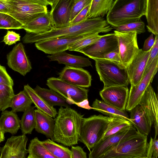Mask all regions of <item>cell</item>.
Segmentation results:
<instances>
[{
    "mask_svg": "<svg viewBox=\"0 0 158 158\" xmlns=\"http://www.w3.org/2000/svg\"><path fill=\"white\" fill-rule=\"evenodd\" d=\"M138 105L141 107L150 127L153 124L155 136L156 138L158 131V95L150 84L146 89Z\"/></svg>",
    "mask_w": 158,
    "mask_h": 158,
    "instance_id": "12",
    "label": "cell"
},
{
    "mask_svg": "<svg viewBox=\"0 0 158 158\" xmlns=\"http://www.w3.org/2000/svg\"><path fill=\"white\" fill-rule=\"evenodd\" d=\"M146 0H115L107 14L106 21L112 27L139 21L146 15Z\"/></svg>",
    "mask_w": 158,
    "mask_h": 158,
    "instance_id": "3",
    "label": "cell"
},
{
    "mask_svg": "<svg viewBox=\"0 0 158 158\" xmlns=\"http://www.w3.org/2000/svg\"><path fill=\"white\" fill-rule=\"evenodd\" d=\"M150 52H143L142 49H139L126 68L131 85H136L141 79Z\"/></svg>",
    "mask_w": 158,
    "mask_h": 158,
    "instance_id": "20",
    "label": "cell"
},
{
    "mask_svg": "<svg viewBox=\"0 0 158 158\" xmlns=\"http://www.w3.org/2000/svg\"><path fill=\"white\" fill-rule=\"evenodd\" d=\"M73 1L74 2V1H75L77 0H73Z\"/></svg>",
    "mask_w": 158,
    "mask_h": 158,
    "instance_id": "55",
    "label": "cell"
},
{
    "mask_svg": "<svg viewBox=\"0 0 158 158\" xmlns=\"http://www.w3.org/2000/svg\"><path fill=\"white\" fill-rule=\"evenodd\" d=\"M0 117V127L5 133L16 134L20 127V120L16 113L11 111H2Z\"/></svg>",
    "mask_w": 158,
    "mask_h": 158,
    "instance_id": "25",
    "label": "cell"
},
{
    "mask_svg": "<svg viewBox=\"0 0 158 158\" xmlns=\"http://www.w3.org/2000/svg\"><path fill=\"white\" fill-rule=\"evenodd\" d=\"M12 9L9 14L23 25L33 19L48 12L47 6L24 0H10Z\"/></svg>",
    "mask_w": 158,
    "mask_h": 158,
    "instance_id": "9",
    "label": "cell"
},
{
    "mask_svg": "<svg viewBox=\"0 0 158 158\" xmlns=\"http://www.w3.org/2000/svg\"><path fill=\"white\" fill-rule=\"evenodd\" d=\"M33 103L32 100L23 89L14 95L11 101L10 107L12 108V111L15 113L24 112Z\"/></svg>",
    "mask_w": 158,
    "mask_h": 158,
    "instance_id": "32",
    "label": "cell"
},
{
    "mask_svg": "<svg viewBox=\"0 0 158 158\" xmlns=\"http://www.w3.org/2000/svg\"><path fill=\"white\" fill-rule=\"evenodd\" d=\"M118 49V39L114 33L103 35L97 41L81 49L79 52L94 60Z\"/></svg>",
    "mask_w": 158,
    "mask_h": 158,
    "instance_id": "11",
    "label": "cell"
},
{
    "mask_svg": "<svg viewBox=\"0 0 158 158\" xmlns=\"http://www.w3.org/2000/svg\"><path fill=\"white\" fill-rule=\"evenodd\" d=\"M0 84L13 86V81L7 72L5 67L0 64Z\"/></svg>",
    "mask_w": 158,
    "mask_h": 158,
    "instance_id": "45",
    "label": "cell"
},
{
    "mask_svg": "<svg viewBox=\"0 0 158 158\" xmlns=\"http://www.w3.org/2000/svg\"><path fill=\"white\" fill-rule=\"evenodd\" d=\"M92 34H87L49 39L36 42L35 45L37 49L45 53L54 54L68 50L69 45Z\"/></svg>",
    "mask_w": 158,
    "mask_h": 158,
    "instance_id": "14",
    "label": "cell"
},
{
    "mask_svg": "<svg viewBox=\"0 0 158 158\" xmlns=\"http://www.w3.org/2000/svg\"><path fill=\"white\" fill-rule=\"evenodd\" d=\"M147 135L139 132L111 147L100 158H146Z\"/></svg>",
    "mask_w": 158,
    "mask_h": 158,
    "instance_id": "4",
    "label": "cell"
},
{
    "mask_svg": "<svg viewBox=\"0 0 158 158\" xmlns=\"http://www.w3.org/2000/svg\"><path fill=\"white\" fill-rule=\"evenodd\" d=\"M28 139L26 135L12 136L2 148L0 158H25L28 153L26 148Z\"/></svg>",
    "mask_w": 158,
    "mask_h": 158,
    "instance_id": "18",
    "label": "cell"
},
{
    "mask_svg": "<svg viewBox=\"0 0 158 158\" xmlns=\"http://www.w3.org/2000/svg\"><path fill=\"white\" fill-rule=\"evenodd\" d=\"M59 78L79 87L88 88L91 85V75L82 68L66 66L59 73Z\"/></svg>",
    "mask_w": 158,
    "mask_h": 158,
    "instance_id": "19",
    "label": "cell"
},
{
    "mask_svg": "<svg viewBox=\"0 0 158 158\" xmlns=\"http://www.w3.org/2000/svg\"><path fill=\"white\" fill-rule=\"evenodd\" d=\"M24 90L35 105V107L53 118L56 117L58 113L56 109L47 103L28 84L24 86Z\"/></svg>",
    "mask_w": 158,
    "mask_h": 158,
    "instance_id": "28",
    "label": "cell"
},
{
    "mask_svg": "<svg viewBox=\"0 0 158 158\" xmlns=\"http://www.w3.org/2000/svg\"><path fill=\"white\" fill-rule=\"evenodd\" d=\"M90 4L84 8L75 16L70 22V25L77 24L86 19L87 14L89 8Z\"/></svg>",
    "mask_w": 158,
    "mask_h": 158,
    "instance_id": "46",
    "label": "cell"
},
{
    "mask_svg": "<svg viewBox=\"0 0 158 158\" xmlns=\"http://www.w3.org/2000/svg\"><path fill=\"white\" fill-rule=\"evenodd\" d=\"M74 104L76 105L78 107L88 110L93 109L92 107L89 105L88 99L84 100L80 102H74Z\"/></svg>",
    "mask_w": 158,
    "mask_h": 158,
    "instance_id": "50",
    "label": "cell"
},
{
    "mask_svg": "<svg viewBox=\"0 0 158 158\" xmlns=\"http://www.w3.org/2000/svg\"><path fill=\"white\" fill-rule=\"evenodd\" d=\"M28 151L27 158H56L49 152L37 137L30 141Z\"/></svg>",
    "mask_w": 158,
    "mask_h": 158,
    "instance_id": "31",
    "label": "cell"
},
{
    "mask_svg": "<svg viewBox=\"0 0 158 158\" xmlns=\"http://www.w3.org/2000/svg\"><path fill=\"white\" fill-rule=\"evenodd\" d=\"M113 0H92L86 19L103 17L110 10Z\"/></svg>",
    "mask_w": 158,
    "mask_h": 158,
    "instance_id": "29",
    "label": "cell"
},
{
    "mask_svg": "<svg viewBox=\"0 0 158 158\" xmlns=\"http://www.w3.org/2000/svg\"><path fill=\"white\" fill-rule=\"evenodd\" d=\"M14 95L13 86L0 84V111L10 107L11 101Z\"/></svg>",
    "mask_w": 158,
    "mask_h": 158,
    "instance_id": "36",
    "label": "cell"
},
{
    "mask_svg": "<svg viewBox=\"0 0 158 158\" xmlns=\"http://www.w3.org/2000/svg\"><path fill=\"white\" fill-rule=\"evenodd\" d=\"M47 57L50 61H56L59 64L66 66L80 68L92 66L91 62L89 58L71 55L65 51L51 54Z\"/></svg>",
    "mask_w": 158,
    "mask_h": 158,
    "instance_id": "21",
    "label": "cell"
},
{
    "mask_svg": "<svg viewBox=\"0 0 158 158\" xmlns=\"http://www.w3.org/2000/svg\"><path fill=\"white\" fill-rule=\"evenodd\" d=\"M71 146L72 158H87L86 153L84 151L81 147L73 145Z\"/></svg>",
    "mask_w": 158,
    "mask_h": 158,
    "instance_id": "47",
    "label": "cell"
},
{
    "mask_svg": "<svg viewBox=\"0 0 158 158\" xmlns=\"http://www.w3.org/2000/svg\"><path fill=\"white\" fill-rule=\"evenodd\" d=\"M153 34L152 33L145 40L144 45L142 49L143 52H147L150 51L153 45L155 38L153 37Z\"/></svg>",
    "mask_w": 158,
    "mask_h": 158,
    "instance_id": "49",
    "label": "cell"
},
{
    "mask_svg": "<svg viewBox=\"0 0 158 158\" xmlns=\"http://www.w3.org/2000/svg\"><path fill=\"white\" fill-rule=\"evenodd\" d=\"M41 142L49 152L56 158H72V152L69 148L57 143L48 138Z\"/></svg>",
    "mask_w": 158,
    "mask_h": 158,
    "instance_id": "34",
    "label": "cell"
},
{
    "mask_svg": "<svg viewBox=\"0 0 158 158\" xmlns=\"http://www.w3.org/2000/svg\"><path fill=\"white\" fill-rule=\"evenodd\" d=\"M158 156V140L156 138L151 137L148 144L146 158H157Z\"/></svg>",
    "mask_w": 158,
    "mask_h": 158,
    "instance_id": "41",
    "label": "cell"
},
{
    "mask_svg": "<svg viewBox=\"0 0 158 158\" xmlns=\"http://www.w3.org/2000/svg\"><path fill=\"white\" fill-rule=\"evenodd\" d=\"M35 107L31 106L23 112L20 120V129L23 134H31L35 128Z\"/></svg>",
    "mask_w": 158,
    "mask_h": 158,
    "instance_id": "35",
    "label": "cell"
},
{
    "mask_svg": "<svg viewBox=\"0 0 158 158\" xmlns=\"http://www.w3.org/2000/svg\"><path fill=\"white\" fill-rule=\"evenodd\" d=\"M118 41L121 63L126 68L132 61L139 49L135 31L121 32L114 31Z\"/></svg>",
    "mask_w": 158,
    "mask_h": 158,
    "instance_id": "10",
    "label": "cell"
},
{
    "mask_svg": "<svg viewBox=\"0 0 158 158\" xmlns=\"http://www.w3.org/2000/svg\"><path fill=\"white\" fill-rule=\"evenodd\" d=\"M96 70L103 88L116 86H127L130 83L126 68L114 63L102 60H95Z\"/></svg>",
    "mask_w": 158,
    "mask_h": 158,
    "instance_id": "6",
    "label": "cell"
},
{
    "mask_svg": "<svg viewBox=\"0 0 158 158\" xmlns=\"http://www.w3.org/2000/svg\"><path fill=\"white\" fill-rule=\"evenodd\" d=\"M54 27L49 12L40 15L30 20L23 26L26 32L39 34L49 31Z\"/></svg>",
    "mask_w": 158,
    "mask_h": 158,
    "instance_id": "23",
    "label": "cell"
},
{
    "mask_svg": "<svg viewBox=\"0 0 158 158\" xmlns=\"http://www.w3.org/2000/svg\"><path fill=\"white\" fill-rule=\"evenodd\" d=\"M129 93L127 86H116L103 88L99 94L106 103L120 110H125Z\"/></svg>",
    "mask_w": 158,
    "mask_h": 158,
    "instance_id": "16",
    "label": "cell"
},
{
    "mask_svg": "<svg viewBox=\"0 0 158 158\" xmlns=\"http://www.w3.org/2000/svg\"><path fill=\"white\" fill-rule=\"evenodd\" d=\"M96 60H102L109 61L125 68L121 63L118 49L105 55L100 59Z\"/></svg>",
    "mask_w": 158,
    "mask_h": 158,
    "instance_id": "42",
    "label": "cell"
},
{
    "mask_svg": "<svg viewBox=\"0 0 158 158\" xmlns=\"http://www.w3.org/2000/svg\"><path fill=\"white\" fill-rule=\"evenodd\" d=\"M34 89L41 98L51 106L69 107L70 105L67 103L65 98L51 89L42 88L37 85Z\"/></svg>",
    "mask_w": 158,
    "mask_h": 158,
    "instance_id": "26",
    "label": "cell"
},
{
    "mask_svg": "<svg viewBox=\"0 0 158 158\" xmlns=\"http://www.w3.org/2000/svg\"><path fill=\"white\" fill-rule=\"evenodd\" d=\"M1 148H2L1 147L0 145V152H1Z\"/></svg>",
    "mask_w": 158,
    "mask_h": 158,
    "instance_id": "54",
    "label": "cell"
},
{
    "mask_svg": "<svg viewBox=\"0 0 158 158\" xmlns=\"http://www.w3.org/2000/svg\"><path fill=\"white\" fill-rule=\"evenodd\" d=\"M145 15L149 32L158 35V0H146Z\"/></svg>",
    "mask_w": 158,
    "mask_h": 158,
    "instance_id": "27",
    "label": "cell"
},
{
    "mask_svg": "<svg viewBox=\"0 0 158 158\" xmlns=\"http://www.w3.org/2000/svg\"><path fill=\"white\" fill-rule=\"evenodd\" d=\"M35 129L37 132L52 139L55 120L47 114L39 110H35Z\"/></svg>",
    "mask_w": 158,
    "mask_h": 158,
    "instance_id": "22",
    "label": "cell"
},
{
    "mask_svg": "<svg viewBox=\"0 0 158 158\" xmlns=\"http://www.w3.org/2000/svg\"><path fill=\"white\" fill-rule=\"evenodd\" d=\"M11 9L10 0H0V12L9 14Z\"/></svg>",
    "mask_w": 158,
    "mask_h": 158,
    "instance_id": "48",
    "label": "cell"
},
{
    "mask_svg": "<svg viewBox=\"0 0 158 158\" xmlns=\"http://www.w3.org/2000/svg\"><path fill=\"white\" fill-rule=\"evenodd\" d=\"M42 6H47L50 4L46 0H24Z\"/></svg>",
    "mask_w": 158,
    "mask_h": 158,
    "instance_id": "51",
    "label": "cell"
},
{
    "mask_svg": "<svg viewBox=\"0 0 158 158\" xmlns=\"http://www.w3.org/2000/svg\"><path fill=\"white\" fill-rule=\"evenodd\" d=\"M158 56L145 70L142 77L136 85H131L125 109L128 111L139 104L146 89L152 82L158 69Z\"/></svg>",
    "mask_w": 158,
    "mask_h": 158,
    "instance_id": "8",
    "label": "cell"
},
{
    "mask_svg": "<svg viewBox=\"0 0 158 158\" xmlns=\"http://www.w3.org/2000/svg\"><path fill=\"white\" fill-rule=\"evenodd\" d=\"M130 113L129 120L139 133L148 135L151 128L144 113L140 105H138L129 111Z\"/></svg>",
    "mask_w": 158,
    "mask_h": 158,
    "instance_id": "24",
    "label": "cell"
},
{
    "mask_svg": "<svg viewBox=\"0 0 158 158\" xmlns=\"http://www.w3.org/2000/svg\"><path fill=\"white\" fill-rule=\"evenodd\" d=\"M113 28L121 32L135 31L137 34L144 33L146 31L144 23L140 21L126 23Z\"/></svg>",
    "mask_w": 158,
    "mask_h": 158,
    "instance_id": "39",
    "label": "cell"
},
{
    "mask_svg": "<svg viewBox=\"0 0 158 158\" xmlns=\"http://www.w3.org/2000/svg\"><path fill=\"white\" fill-rule=\"evenodd\" d=\"M20 40V36L19 34L13 31H8L6 35L4 37L2 41L8 45L15 44Z\"/></svg>",
    "mask_w": 158,
    "mask_h": 158,
    "instance_id": "44",
    "label": "cell"
},
{
    "mask_svg": "<svg viewBox=\"0 0 158 158\" xmlns=\"http://www.w3.org/2000/svg\"><path fill=\"white\" fill-rule=\"evenodd\" d=\"M110 117V120L100 140L116 133L124 127L132 125L129 120L122 116L114 115Z\"/></svg>",
    "mask_w": 158,
    "mask_h": 158,
    "instance_id": "33",
    "label": "cell"
},
{
    "mask_svg": "<svg viewBox=\"0 0 158 158\" xmlns=\"http://www.w3.org/2000/svg\"><path fill=\"white\" fill-rule=\"evenodd\" d=\"M92 106L94 110L97 111L107 116L110 117L117 115L129 120L128 115L125 110H120L103 101L96 99L94 101Z\"/></svg>",
    "mask_w": 158,
    "mask_h": 158,
    "instance_id": "30",
    "label": "cell"
},
{
    "mask_svg": "<svg viewBox=\"0 0 158 158\" xmlns=\"http://www.w3.org/2000/svg\"><path fill=\"white\" fill-rule=\"evenodd\" d=\"M110 119V117L101 114L83 118L80 129L79 141L83 143L90 151L101 139Z\"/></svg>",
    "mask_w": 158,
    "mask_h": 158,
    "instance_id": "5",
    "label": "cell"
},
{
    "mask_svg": "<svg viewBox=\"0 0 158 158\" xmlns=\"http://www.w3.org/2000/svg\"><path fill=\"white\" fill-rule=\"evenodd\" d=\"M49 4L50 5L52 6L56 0H46Z\"/></svg>",
    "mask_w": 158,
    "mask_h": 158,
    "instance_id": "53",
    "label": "cell"
},
{
    "mask_svg": "<svg viewBox=\"0 0 158 158\" xmlns=\"http://www.w3.org/2000/svg\"><path fill=\"white\" fill-rule=\"evenodd\" d=\"M158 56V36L155 35L154 44L150 50L145 70L147 69L154 60Z\"/></svg>",
    "mask_w": 158,
    "mask_h": 158,
    "instance_id": "43",
    "label": "cell"
},
{
    "mask_svg": "<svg viewBox=\"0 0 158 158\" xmlns=\"http://www.w3.org/2000/svg\"><path fill=\"white\" fill-rule=\"evenodd\" d=\"M8 66L15 71L24 76L32 69L31 63L27 57L23 44L15 45L7 54Z\"/></svg>",
    "mask_w": 158,
    "mask_h": 158,
    "instance_id": "17",
    "label": "cell"
},
{
    "mask_svg": "<svg viewBox=\"0 0 158 158\" xmlns=\"http://www.w3.org/2000/svg\"><path fill=\"white\" fill-rule=\"evenodd\" d=\"M138 132L132 125L124 127L97 143L90 151L89 158H100L111 147Z\"/></svg>",
    "mask_w": 158,
    "mask_h": 158,
    "instance_id": "13",
    "label": "cell"
},
{
    "mask_svg": "<svg viewBox=\"0 0 158 158\" xmlns=\"http://www.w3.org/2000/svg\"><path fill=\"white\" fill-rule=\"evenodd\" d=\"M23 25L10 15L0 12V29H19Z\"/></svg>",
    "mask_w": 158,
    "mask_h": 158,
    "instance_id": "38",
    "label": "cell"
},
{
    "mask_svg": "<svg viewBox=\"0 0 158 158\" xmlns=\"http://www.w3.org/2000/svg\"><path fill=\"white\" fill-rule=\"evenodd\" d=\"M46 84L50 89L65 98L69 105L88 99V89L72 84L59 78H49Z\"/></svg>",
    "mask_w": 158,
    "mask_h": 158,
    "instance_id": "7",
    "label": "cell"
},
{
    "mask_svg": "<svg viewBox=\"0 0 158 158\" xmlns=\"http://www.w3.org/2000/svg\"><path fill=\"white\" fill-rule=\"evenodd\" d=\"M113 29L106 20L99 17L86 19L78 23L66 27H53L49 31L40 34L26 32L22 40L24 43H31L59 37L108 32Z\"/></svg>",
    "mask_w": 158,
    "mask_h": 158,
    "instance_id": "1",
    "label": "cell"
},
{
    "mask_svg": "<svg viewBox=\"0 0 158 158\" xmlns=\"http://www.w3.org/2000/svg\"><path fill=\"white\" fill-rule=\"evenodd\" d=\"M57 112L52 140L66 146L77 144L84 114L70 107L60 106Z\"/></svg>",
    "mask_w": 158,
    "mask_h": 158,
    "instance_id": "2",
    "label": "cell"
},
{
    "mask_svg": "<svg viewBox=\"0 0 158 158\" xmlns=\"http://www.w3.org/2000/svg\"><path fill=\"white\" fill-rule=\"evenodd\" d=\"M92 0H77L73 5L70 16V21L84 8L90 4Z\"/></svg>",
    "mask_w": 158,
    "mask_h": 158,
    "instance_id": "40",
    "label": "cell"
},
{
    "mask_svg": "<svg viewBox=\"0 0 158 158\" xmlns=\"http://www.w3.org/2000/svg\"><path fill=\"white\" fill-rule=\"evenodd\" d=\"M4 133L0 127V143L5 140Z\"/></svg>",
    "mask_w": 158,
    "mask_h": 158,
    "instance_id": "52",
    "label": "cell"
},
{
    "mask_svg": "<svg viewBox=\"0 0 158 158\" xmlns=\"http://www.w3.org/2000/svg\"><path fill=\"white\" fill-rule=\"evenodd\" d=\"M73 2V0H56L49 12L54 27L61 28L70 25Z\"/></svg>",
    "mask_w": 158,
    "mask_h": 158,
    "instance_id": "15",
    "label": "cell"
},
{
    "mask_svg": "<svg viewBox=\"0 0 158 158\" xmlns=\"http://www.w3.org/2000/svg\"><path fill=\"white\" fill-rule=\"evenodd\" d=\"M103 36L99 35L98 33L89 35L69 45L68 50L79 52V50L95 42Z\"/></svg>",
    "mask_w": 158,
    "mask_h": 158,
    "instance_id": "37",
    "label": "cell"
}]
</instances>
